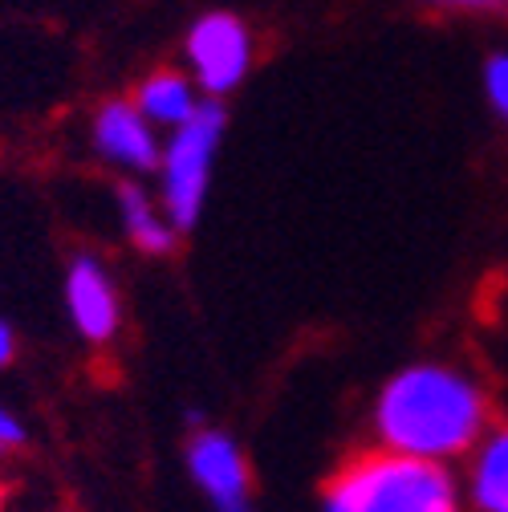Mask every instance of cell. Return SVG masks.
<instances>
[{
	"label": "cell",
	"instance_id": "1",
	"mask_svg": "<svg viewBox=\"0 0 508 512\" xmlns=\"http://www.w3.org/2000/svg\"><path fill=\"white\" fill-rule=\"evenodd\" d=\"M378 439L419 460H452L480 443L488 403L472 378L448 366H411L387 382L374 407Z\"/></svg>",
	"mask_w": 508,
	"mask_h": 512
},
{
	"label": "cell",
	"instance_id": "2",
	"mask_svg": "<svg viewBox=\"0 0 508 512\" xmlns=\"http://www.w3.org/2000/svg\"><path fill=\"white\" fill-rule=\"evenodd\" d=\"M326 512H460V496L452 472L439 460L383 447L350 460L334 476Z\"/></svg>",
	"mask_w": 508,
	"mask_h": 512
},
{
	"label": "cell",
	"instance_id": "3",
	"mask_svg": "<svg viewBox=\"0 0 508 512\" xmlns=\"http://www.w3.org/2000/svg\"><path fill=\"white\" fill-rule=\"evenodd\" d=\"M220 135H224V106L220 102H200V110L171 131V143L159 155L163 212L175 228H192L200 208H204V191H208V179H212Z\"/></svg>",
	"mask_w": 508,
	"mask_h": 512
},
{
	"label": "cell",
	"instance_id": "4",
	"mask_svg": "<svg viewBox=\"0 0 508 512\" xmlns=\"http://www.w3.org/2000/svg\"><path fill=\"white\" fill-rule=\"evenodd\" d=\"M187 66L200 90H208L212 98L236 90L248 78L252 66V37L248 25L232 13H208L192 25L187 33Z\"/></svg>",
	"mask_w": 508,
	"mask_h": 512
},
{
	"label": "cell",
	"instance_id": "5",
	"mask_svg": "<svg viewBox=\"0 0 508 512\" xmlns=\"http://www.w3.org/2000/svg\"><path fill=\"white\" fill-rule=\"evenodd\" d=\"M196 484L208 492V500L220 512H252L248 500V464L240 456V447L220 435V431H200L192 439V452H187Z\"/></svg>",
	"mask_w": 508,
	"mask_h": 512
},
{
	"label": "cell",
	"instance_id": "6",
	"mask_svg": "<svg viewBox=\"0 0 508 512\" xmlns=\"http://www.w3.org/2000/svg\"><path fill=\"white\" fill-rule=\"evenodd\" d=\"M94 143L110 163L122 167H135V171H151L159 167V139H155V126L143 118V110L135 102H106L94 118Z\"/></svg>",
	"mask_w": 508,
	"mask_h": 512
},
{
	"label": "cell",
	"instance_id": "7",
	"mask_svg": "<svg viewBox=\"0 0 508 512\" xmlns=\"http://www.w3.org/2000/svg\"><path fill=\"white\" fill-rule=\"evenodd\" d=\"M70 317L86 342H110L118 334V293L94 256H78L66 277Z\"/></svg>",
	"mask_w": 508,
	"mask_h": 512
},
{
	"label": "cell",
	"instance_id": "8",
	"mask_svg": "<svg viewBox=\"0 0 508 512\" xmlns=\"http://www.w3.org/2000/svg\"><path fill=\"white\" fill-rule=\"evenodd\" d=\"M135 106L143 110V118L151 126H167V131H175V126H183L200 110L196 82L187 74H179V70H155V74L143 78V86L135 94Z\"/></svg>",
	"mask_w": 508,
	"mask_h": 512
},
{
	"label": "cell",
	"instance_id": "9",
	"mask_svg": "<svg viewBox=\"0 0 508 512\" xmlns=\"http://www.w3.org/2000/svg\"><path fill=\"white\" fill-rule=\"evenodd\" d=\"M472 496L484 512H508V427L484 439L472 468Z\"/></svg>",
	"mask_w": 508,
	"mask_h": 512
},
{
	"label": "cell",
	"instance_id": "10",
	"mask_svg": "<svg viewBox=\"0 0 508 512\" xmlns=\"http://www.w3.org/2000/svg\"><path fill=\"white\" fill-rule=\"evenodd\" d=\"M118 204H122L126 232H131V240H135L143 252H167V248H171L175 228H171L167 216L155 212V204L143 196V187H122V191H118Z\"/></svg>",
	"mask_w": 508,
	"mask_h": 512
},
{
	"label": "cell",
	"instance_id": "11",
	"mask_svg": "<svg viewBox=\"0 0 508 512\" xmlns=\"http://www.w3.org/2000/svg\"><path fill=\"white\" fill-rule=\"evenodd\" d=\"M484 90H488V102L496 106V114L508 118V53L488 57V66H484Z\"/></svg>",
	"mask_w": 508,
	"mask_h": 512
},
{
	"label": "cell",
	"instance_id": "12",
	"mask_svg": "<svg viewBox=\"0 0 508 512\" xmlns=\"http://www.w3.org/2000/svg\"><path fill=\"white\" fill-rule=\"evenodd\" d=\"M25 439V431H21V423L5 411V407H0V452H5V447H17Z\"/></svg>",
	"mask_w": 508,
	"mask_h": 512
},
{
	"label": "cell",
	"instance_id": "13",
	"mask_svg": "<svg viewBox=\"0 0 508 512\" xmlns=\"http://www.w3.org/2000/svg\"><path fill=\"white\" fill-rule=\"evenodd\" d=\"M13 354H17V334L9 322H0V366L13 362Z\"/></svg>",
	"mask_w": 508,
	"mask_h": 512
},
{
	"label": "cell",
	"instance_id": "14",
	"mask_svg": "<svg viewBox=\"0 0 508 512\" xmlns=\"http://www.w3.org/2000/svg\"><path fill=\"white\" fill-rule=\"evenodd\" d=\"M431 5H456V9H484V5H496V0H431Z\"/></svg>",
	"mask_w": 508,
	"mask_h": 512
},
{
	"label": "cell",
	"instance_id": "15",
	"mask_svg": "<svg viewBox=\"0 0 508 512\" xmlns=\"http://www.w3.org/2000/svg\"><path fill=\"white\" fill-rule=\"evenodd\" d=\"M0 512H5V484H0Z\"/></svg>",
	"mask_w": 508,
	"mask_h": 512
}]
</instances>
